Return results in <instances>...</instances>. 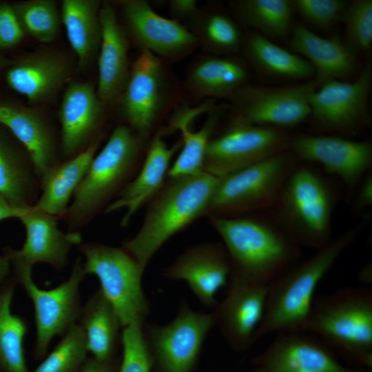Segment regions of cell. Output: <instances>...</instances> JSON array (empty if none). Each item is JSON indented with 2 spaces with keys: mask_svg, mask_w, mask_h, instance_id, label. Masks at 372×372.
I'll use <instances>...</instances> for the list:
<instances>
[{
  "mask_svg": "<svg viewBox=\"0 0 372 372\" xmlns=\"http://www.w3.org/2000/svg\"><path fill=\"white\" fill-rule=\"evenodd\" d=\"M161 131L153 138L141 169L132 180L128 182L113 202L105 208V213L125 209L121 225L125 227L132 217L147 202L151 200L164 185L171 162L181 146V140L169 147L163 138Z\"/></svg>",
  "mask_w": 372,
  "mask_h": 372,
  "instance_id": "d4e9b609",
  "label": "cell"
},
{
  "mask_svg": "<svg viewBox=\"0 0 372 372\" xmlns=\"http://www.w3.org/2000/svg\"><path fill=\"white\" fill-rule=\"evenodd\" d=\"M101 6L96 0H63L61 3V23L82 68L92 62L99 50Z\"/></svg>",
  "mask_w": 372,
  "mask_h": 372,
  "instance_id": "d6a6232c",
  "label": "cell"
},
{
  "mask_svg": "<svg viewBox=\"0 0 372 372\" xmlns=\"http://www.w3.org/2000/svg\"><path fill=\"white\" fill-rule=\"evenodd\" d=\"M289 151L298 161L317 163L339 177L349 194L355 193L372 169V143L336 134H299L290 138Z\"/></svg>",
  "mask_w": 372,
  "mask_h": 372,
  "instance_id": "9a60e30c",
  "label": "cell"
},
{
  "mask_svg": "<svg viewBox=\"0 0 372 372\" xmlns=\"http://www.w3.org/2000/svg\"><path fill=\"white\" fill-rule=\"evenodd\" d=\"M121 357L112 361L87 358L79 372H118Z\"/></svg>",
  "mask_w": 372,
  "mask_h": 372,
  "instance_id": "f6af8a7d",
  "label": "cell"
},
{
  "mask_svg": "<svg viewBox=\"0 0 372 372\" xmlns=\"http://www.w3.org/2000/svg\"><path fill=\"white\" fill-rule=\"evenodd\" d=\"M141 324H132L122 330V355L118 372H152V361L146 347Z\"/></svg>",
  "mask_w": 372,
  "mask_h": 372,
  "instance_id": "ab89813d",
  "label": "cell"
},
{
  "mask_svg": "<svg viewBox=\"0 0 372 372\" xmlns=\"http://www.w3.org/2000/svg\"><path fill=\"white\" fill-rule=\"evenodd\" d=\"M99 17L101 41L98 56L99 80L96 89L105 105L117 103L128 81V38L109 2L102 3Z\"/></svg>",
  "mask_w": 372,
  "mask_h": 372,
  "instance_id": "603a6c76",
  "label": "cell"
},
{
  "mask_svg": "<svg viewBox=\"0 0 372 372\" xmlns=\"http://www.w3.org/2000/svg\"><path fill=\"white\" fill-rule=\"evenodd\" d=\"M13 277L32 300L36 324L35 353L43 358L51 340L76 324L81 312L79 287L86 276L81 259L67 280L50 290L40 289L32 278V269L12 267Z\"/></svg>",
  "mask_w": 372,
  "mask_h": 372,
  "instance_id": "7c38bea8",
  "label": "cell"
},
{
  "mask_svg": "<svg viewBox=\"0 0 372 372\" xmlns=\"http://www.w3.org/2000/svg\"><path fill=\"white\" fill-rule=\"evenodd\" d=\"M12 60L8 59L0 53V70L8 68L12 63Z\"/></svg>",
  "mask_w": 372,
  "mask_h": 372,
  "instance_id": "c3c4849f",
  "label": "cell"
},
{
  "mask_svg": "<svg viewBox=\"0 0 372 372\" xmlns=\"http://www.w3.org/2000/svg\"><path fill=\"white\" fill-rule=\"evenodd\" d=\"M208 218L229 257L230 277L267 285L302 255L273 217Z\"/></svg>",
  "mask_w": 372,
  "mask_h": 372,
  "instance_id": "7a4b0ae2",
  "label": "cell"
},
{
  "mask_svg": "<svg viewBox=\"0 0 372 372\" xmlns=\"http://www.w3.org/2000/svg\"><path fill=\"white\" fill-rule=\"evenodd\" d=\"M37 177L25 149L0 131V196L18 209L33 206L38 198Z\"/></svg>",
  "mask_w": 372,
  "mask_h": 372,
  "instance_id": "f546056e",
  "label": "cell"
},
{
  "mask_svg": "<svg viewBox=\"0 0 372 372\" xmlns=\"http://www.w3.org/2000/svg\"><path fill=\"white\" fill-rule=\"evenodd\" d=\"M290 138L282 129L249 124L233 116L227 128L210 138L203 171L221 178L241 170L289 150Z\"/></svg>",
  "mask_w": 372,
  "mask_h": 372,
  "instance_id": "8fae6325",
  "label": "cell"
},
{
  "mask_svg": "<svg viewBox=\"0 0 372 372\" xmlns=\"http://www.w3.org/2000/svg\"><path fill=\"white\" fill-rule=\"evenodd\" d=\"M267 298V285H257L230 277L225 298L211 312L227 344L234 351L244 353L257 341Z\"/></svg>",
  "mask_w": 372,
  "mask_h": 372,
  "instance_id": "e0dca14e",
  "label": "cell"
},
{
  "mask_svg": "<svg viewBox=\"0 0 372 372\" xmlns=\"http://www.w3.org/2000/svg\"><path fill=\"white\" fill-rule=\"evenodd\" d=\"M143 139L127 126H117L94 156L63 216L70 231H78L110 203L125 186L137 164Z\"/></svg>",
  "mask_w": 372,
  "mask_h": 372,
  "instance_id": "8992f818",
  "label": "cell"
},
{
  "mask_svg": "<svg viewBox=\"0 0 372 372\" xmlns=\"http://www.w3.org/2000/svg\"><path fill=\"white\" fill-rule=\"evenodd\" d=\"M355 193L353 212L358 215L372 205V170L364 176Z\"/></svg>",
  "mask_w": 372,
  "mask_h": 372,
  "instance_id": "7bdbcfd3",
  "label": "cell"
},
{
  "mask_svg": "<svg viewBox=\"0 0 372 372\" xmlns=\"http://www.w3.org/2000/svg\"><path fill=\"white\" fill-rule=\"evenodd\" d=\"M79 249L85 257L87 274L99 280L100 290L116 312L123 327L143 324L149 314V300L144 292V270L122 247L100 242L81 243Z\"/></svg>",
  "mask_w": 372,
  "mask_h": 372,
  "instance_id": "ba28073f",
  "label": "cell"
},
{
  "mask_svg": "<svg viewBox=\"0 0 372 372\" xmlns=\"http://www.w3.org/2000/svg\"><path fill=\"white\" fill-rule=\"evenodd\" d=\"M6 81L12 90L39 104L53 97L71 75L68 60L58 52L36 51L12 60Z\"/></svg>",
  "mask_w": 372,
  "mask_h": 372,
  "instance_id": "7402d4cb",
  "label": "cell"
},
{
  "mask_svg": "<svg viewBox=\"0 0 372 372\" xmlns=\"http://www.w3.org/2000/svg\"><path fill=\"white\" fill-rule=\"evenodd\" d=\"M187 23L199 46L209 54L231 56L241 50L243 36L240 28L225 13L200 10Z\"/></svg>",
  "mask_w": 372,
  "mask_h": 372,
  "instance_id": "e575fe53",
  "label": "cell"
},
{
  "mask_svg": "<svg viewBox=\"0 0 372 372\" xmlns=\"http://www.w3.org/2000/svg\"><path fill=\"white\" fill-rule=\"evenodd\" d=\"M298 162L287 150L218 178L205 216L230 218L273 209Z\"/></svg>",
  "mask_w": 372,
  "mask_h": 372,
  "instance_id": "52a82bcc",
  "label": "cell"
},
{
  "mask_svg": "<svg viewBox=\"0 0 372 372\" xmlns=\"http://www.w3.org/2000/svg\"><path fill=\"white\" fill-rule=\"evenodd\" d=\"M231 272L228 254L222 243L205 242L181 252L163 275L169 280L184 281L204 307L213 309L218 291L227 286Z\"/></svg>",
  "mask_w": 372,
  "mask_h": 372,
  "instance_id": "d6986e66",
  "label": "cell"
},
{
  "mask_svg": "<svg viewBox=\"0 0 372 372\" xmlns=\"http://www.w3.org/2000/svg\"><path fill=\"white\" fill-rule=\"evenodd\" d=\"M25 36L11 3H0V50L18 45Z\"/></svg>",
  "mask_w": 372,
  "mask_h": 372,
  "instance_id": "b9f144b4",
  "label": "cell"
},
{
  "mask_svg": "<svg viewBox=\"0 0 372 372\" xmlns=\"http://www.w3.org/2000/svg\"><path fill=\"white\" fill-rule=\"evenodd\" d=\"M241 50L252 67L267 76L307 80L315 76L313 67L305 59L255 31L243 36Z\"/></svg>",
  "mask_w": 372,
  "mask_h": 372,
  "instance_id": "1f68e13d",
  "label": "cell"
},
{
  "mask_svg": "<svg viewBox=\"0 0 372 372\" xmlns=\"http://www.w3.org/2000/svg\"><path fill=\"white\" fill-rule=\"evenodd\" d=\"M318 87L314 79L284 87L245 85L227 99V107L249 124L283 130L308 120L310 96Z\"/></svg>",
  "mask_w": 372,
  "mask_h": 372,
  "instance_id": "4fadbf2b",
  "label": "cell"
},
{
  "mask_svg": "<svg viewBox=\"0 0 372 372\" xmlns=\"http://www.w3.org/2000/svg\"><path fill=\"white\" fill-rule=\"evenodd\" d=\"M265 372H371L343 364L335 351L307 332H279L251 361Z\"/></svg>",
  "mask_w": 372,
  "mask_h": 372,
  "instance_id": "2e32d148",
  "label": "cell"
},
{
  "mask_svg": "<svg viewBox=\"0 0 372 372\" xmlns=\"http://www.w3.org/2000/svg\"><path fill=\"white\" fill-rule=\"evenodd\" d=\"M12 272L9 259L4 254H0V285L10 277Z\"/></svg>",
  "mask_w": 372,
  "mask_h": 372,
  "instance_id": "7dc6e473",
  "label": "cell"
},
{
  "mask_svg": "<svg viewBox=\"0 0 372 372\" xmlns=\"http://www.w3.org/2000/svg\"><path fill=\"white\" fill-rule=\"evenodd\" d=\"M167 93L163 61L147 51H141L117 103L125 125L141 139L147 138L156 126Z\"/></svg>",
  "mask_w": 372,
  "mask_h": 372,
  "instance_id": "5bb4252c",
  "label": "cell"
},
{
  "mask_svg": "<svg viewBox=\"0 0 372 372\" xmlns=\"http://www.w3.org/2000/svg\"><path fill=\"white\" fill-rule=\"evenodd\" d=\"M17 284L10 277L0 285V372H28L23 349L26 323L11 311Z\"/></svg>",
  "mask_w": 372,
  "mask_h": 372,
  "instance_id": "836d02e7",
  "label": "cell"
},
{
  "mask_svg": "<svg viewBox=\"0 0 372 372\" xmlns=\"http://www.w3.org/2000/svg\"><path fill=\"white\" fill-rule=\"evenodd\" d=\"M245 372H265L262 369L258 367L254 366V369L247 371Z\"/></svg>",
  "mask_w": 372,
  "mask_h": 372,
  "instance_id": "681fc988",
  "label": "cell"
},
{
  "mask_svg": "<svg viewBox=\"0 0 372 372\" xmlns=\"http://www.w3.org/2000/svg\"><path fill=\"white\" fill-rule=\"evenodd\" d=\"M0 125L27 152L39 178L48 168L59 162L52 128L36 108L0 102Z\"/></svg>",
  "mask_w": 372,
  "mask_h": 372,
  "instance_id": "484cf974",
  "label": "cell"
},
{
  "mask_svg": "<svg viewBox=\"0 0 372 372\" xmlns=\"http://www.w3.org/2000/svg\"><path fill=\"white\" fill-rule=\"evenodd\" d=\"M88 351L101 361L119 358L123 326L114 309L100 289L95 291L81 309L79 317Z\"/></svg>",
  "mask_w": 372,
  "mask_h": 372,
  "instance_id": "4dcf8cb0",
  "label": "cell"
},
{
  "mask_svg": "<svg viewBox=\"0 0 372 372\" xmlns=\"http://www.w3.org/2000/svg\"><path fill=\"white\" fill-rule=\"evenodd\" d=\"M105 106L92 84L72 82L68 85L59 111L64 155L74 156L96 141L92 138L102 121Z\"/></svg>",
  "mask_w": 372,
  "mask_h": 372,
  "instance_id": "44dd1931",
  "label": "cell"
},
{
  "mask_svg": "<svg viewBox=\"0 0 372 372\" xmlns=\"http://www.w3.org/2000/svg\"><path fill=\"white\" fill-rule=\"evenodd\" d=\"M372 86V61L366 63L353 81L331 80L310 96L308 120L321 133L354 135L369 127V99Z\"/></svg>",
  "mask_w": 372,
  "mask_h": 372,
  "instance_id": "30bf717a",
  "label": "cell"
},
{
  "mask_svg": "<svg viewBox=\"0 0 372 372\" xmlns=\"http://www.w3.org/2000/svg\"><path fill=\"white\" fill-rule=\"evenodd\" d=\"M26 209L14 207L0 196V221L13 218H18Z\"/></svg>",
  "mask_w": 372,
  "mask_h": 372,
  "instance_id": "bcb514c9",
  "label": "cell"
},
{
  "mask_svg": "<svg viewBox=\"0 0 372 372\" xmlns=\"http://www.w3.org/2000/svg\"><path fill=\"white\" fill-rule=\"evenodd\" d=\"M215 327L212 312L195 311L185 300L169 322L143 325L152 372H196L205 340Z\"/></svg>",
  "mask_w": 372,
  "mask_h": 372,
  "instance_id": "9c48e42d",
  "label": "cell"
},
{
  "mask_svg": "<svg viewBox=\"0 0 372 372\" xmlns=\"http://www.w3.org/2000/svg\"><path fill=\"white\" fill-rule=\"evenodd\" d=\"M214 107L209 101L202 107L185 109L172 120L163 134L178 130L181 132L180 150L171 164L167 176L175 178L190 176L203 171L207 144L220 118L222 110L227 105Z\"/></svg>",
  "mask_w": 372,
  "mask_h": 372,
  "instance_id": "cb8c5ba5",
  "label": "cell"
},
{
  "mask_svg": "<svg viewBox=\"0 0 372 372\" xmlns=\"http://www.w3.org/2000/svg\"><path fill=\"white\" fill-rule=\"evenodd\" d=\"M88 352L84 331L79 324L71 326L54 350L32 372H78Z\"/></svg>",
  "mask_w": 372,
  "mask_h": 372,
  "instance_id": "74e56055",
  "label": "cell"
},
{
  "mask_svg": "<svg viewBox=\"0 0 372 372\" xmlns=\"http://www.w3.org/2000/svg\"><path fill=\"white\" fill-rule=\"evenodd\" d=\"M337 194L320 172L298 164L287 178L273 208V218L299 247L318 250L331 238Z\"/></svg>",
  "mask_w": 372,
  "mask_h": 372,
  "instance_id": "5b68a950",
  "label": "cell"
},
{
  "mask_svg": "<svg viewBox=\"0 0 372 372\" xmlns=\"http://www.w3.org/2000/svg\"><path fill=\"white\" fill-rule=\"evenodd\" d=\"M12 6L25 35L42 43H50L56 39L61 18L53 1L28 0Z\"/></svg>",
  "mask_w": 372,
  "mask_h": 372,
  "instance_id": "8d00e7d4",
  "label": "cell"
},
{
  "mask_svg": "<svg viewBox=\"0 0 372 372\" xmlns=\"http://www.w3.org/2000/svg\"><path fill=\"white\" fill-rule=\"evenodd\" d=\"M293 12L305 22L320 28H327L340 22L347 5L343 0H290Z\"/></svg>",
  "mask_w": 372,
  "mask_h": 372,
  "instance_id": "60d3db41",
  "label": "cell"
},
{
  "mask_svg": "<svg viewBox=\"0 0 372 372\" xmlns=\"http://www.w3.org/2000/svg\"><path fill=\"white\" fill-rule=\"evenodd\" d=\"M247 65L232 56L207 55L190 66L185 79L186 88L198 98L227 99L246 85Z\"/></svg>",
  "mask_w": 372,
  "mask_h": 372,
  "instance_id": "f1b7e54d",
  "label": "cell"
},
{
  "mask_svg": "<svg viewBox=\"0 0 372 372\" xmlns=\"http://www.w3.org/2000/svg\"><path fill=\"white\" fill-rule=\"evenodd\" d=\"M100 139L80 153L48 168L39 176L41 194L32 206L48 214L61 218L85 176L96 154Z\"/></svg>",
  "mask_w": 372,
  "mask_h": 372,
  "instance_id": "83f0119b",
  "label": "cell"
},
{
  "mask_svg": "<svg viewBox=\"0 0 372 372\" xmlns=\"http://www.w3.org/2000/svg\"><path fill=\"white\" fill-rule=\"evenodd\" d=\"M218 180L205 171L169 178L150 200L138 232L122 247L145 271L169 239L205 215Z\"/></svg>",
  "mask_w": 372,
  "mask_h": 372,
  "instance_id": "3957f363",
  "label": "cell"
},
{
  "mask_svg": "<svg viewBox=\"0 0 372 372\" xmlns=\"http://www.w3.org/2000/svg\"><path fill=\"white\" fill-rule=\"evenodd\" d=\"M230 5L240 21L269 39L283 38L292 30L289 0H237Z\"/></svg>",
  "mask_w": 372,
  "mask_h": 372,
  "instance_id": "d590c367",
  "label": "cell"
},
{
  "mask_svg": "<svg viewBox=\"0 0 372 372\" xmlns=\"http://www.w3.org/2000/svg\"><path fill=\"white\" fill-rule=\"evenodd\" d=\"M121 5L128 33L141 51L175 60L199 47L187 27L159 15L146 1L126 0Z\"/></svg>",
  "mask_w": 372,
  "mask_h": 372,
  "instance_id": "ac0fdd59",
  "label": "cell"
},
{
  "mask_svg": "<svg viewBox=\"0 0 372 372\" xmlns=\"http://www.w3.org/2000/svg\"><path fill=\"white\" fill-rule=\"evenodd\" d=\"M368 219L332 238L311 256L298 260L267 285V307L257 340L273 333L304 332L318 285L359 237Z\"/></svg>",
  "mask_w": 372,
  "mask_h": 372,
  "instance_id": "6da1fadb",
  "label": "cell"
},
{
  "mask_svg": "<svg viewBox=\"0 0 372 372\" xmlns=\"http://www.w3.org/2000/svg\"><path fill=\"white\" fill-rule=\"evenodd\" d=\"M304 332L371 371L372 290L349 287L315 298Z\"/></svg>",
  "mask_w": 372,
  "mask_h": 372,
  "instance_id": "277c9868",
  "label": "cell"
},
{
  "mask_svg": "<svg viewBox=\"0 0 372 372\" xmlns=\"http://www.w3.org/2000/svg\"><path fill=\"white\" fill-rule=\"evenodd\" d=\"M344 24V43L355 54L369 52L372 45V1L348 3L340 19Z\"/></svg>",
  "mask_w": 372,
  "mask_h": 372,
  "instance_id": "f35d334b",
  "label": "cell"
},
{
  "mask_svg": "<svg viewBox=\"0 0 372 372\" xmlns=\"http://www.w3.org/2000/svg\"><path fill=\"white\" fill-rule=\"evenodd\" d=\"M291 30L290 48L311 65L318 87L331 80L345 81L355 73V54L338 36L321 37L301 23Z\"/></svg>",
  "mask_w": 372,
  "mask_h": 372,
  "instance_id": "4316f807",
  "label": "cell"
},
{
  "mask_svg": "<svg viewBox=\"0 0 372 372\" xmlns=\"http://www.w3.org/2000/svg\"><path fill=\"white\" fill-rule=\"evenodd\" d=\"M57 218L32 206L18 218L25 229V240L19 249H5L12 267L32 269L43 262L59 270L67 265L71 249L82 243V236L79 231H63Z\"/></svg>",
  "mask_w": 372,
  "mask_h": 372,
  "instance_id": "ffe728a7",
  "label": "cell"
},
{
  "mask_svg": "<svg viewBox=\"0 0 372 372\" xmlns=\"http://www.w3.org/2000/svg\"><path fill=\"white\" fill-rule=\"evenodd\" d=\"M168 4L172 19L179 22L189 21L200 10L196 0H170Z\"/></svg>",
  "mask_w": 372,
  "mask_h": 372,
  "instance_id": "ee69618b",
  "label": "cell"
}]
</instances>
